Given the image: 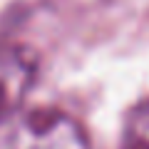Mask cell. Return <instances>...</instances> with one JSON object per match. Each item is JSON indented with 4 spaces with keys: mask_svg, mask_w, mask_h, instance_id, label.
<instances>
[{
    "mask_svg": "<svg viewBox=\"0 0 149 149\" xmlns=\"http://www.w3.org/2000/svg\"><path fill=\"white\" fill-rule=\"evenodd\" d=\"M119 149H149V100L127 112Z\"/></svg>",
    "mask_w": 149,
    "mask_h": 149,
    "instance_id": "3",
    "label": "cell"
},
{
    "mask_svg": "<svg viewBox=\"0 0 149 149\" xmlns=\"http://www.w3.org/2000/svg\"><path fill=\"white\" fill-rule=\"evenodd\" d=\"M37 77V55L25 45H0V124L22 107Z\"/></svg>",
    "mask_w": 149,
    "mask_h": 149,
    "instance_id": "2",
    "label": "cell"
},
{
    "mask_svg": "<svg viewBox=\"0 0 149 149\" xmlns=\"http://www.w3.org/2000/svg\"><path fill=\"white\" fill-rule=\"evenodd\" d=\"M10 149H90V139L74 117L42 107L15 124Z\"/></svg>",
    "mask_w": 149,
    "mask_h": 149,
    "instance_id": "1",
    "label": "cell"
}]
</instances>
